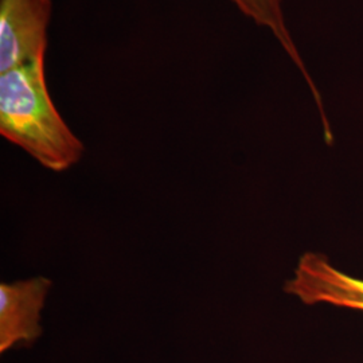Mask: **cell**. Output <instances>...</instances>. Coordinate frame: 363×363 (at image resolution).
Segmentation results:
<instances>
[{"mask_svg":"<svg viewBox=\"0 0 363 363\" xmlns=\"http://www.w3.org/2000/svg\"><path fill=\"white\" fill-rule=\"evenodd\" d=\"M0 133L54 172L81 160L84 144L52 103L45 57L0 73Z\"/></svg>","mask_w":363,"mask_h":363,"instance_id":"cell-1","label":"cell"},{"mask_svg":"<svg viewBox=\"0 0 363 363\" xmlns=\"http://www.w3.org/2000/svg\"><path fill=\"white\" fill-rule=\"evenodd\" d=\"M50 16L52 0H0V73L45 57Z\"/></svg>","mask_w":363,"mask_h":363,"instance_id":"cell-2","label":"cell"},{"mask_svg":"<svg viewBox=\"0 0 363 363\" xmlns=\"http://www.w3.org/2000/svg\"><path fill=\"white\" fill-rule=\"evenodd\" d=\"M284 289L286 294L298 296L304 304L325 303L363 312L362 279L339 271L320 253H304Z\"/></svg>","mask_w":363,"mask_h":363,"instance_id":"cell-3","label":"cell"},{"mask_svg":"<svg viewBox=\"0 0 363 363\" xmlns=\"http://www.w3.org/2000/svg\"><path fill=\"white\" fill-rule=\"evenodd\" d=\"M52 280L43 276L0 284V352L31 346L42 337L40 313Z\"/></svg>","mask_w":363,"mask_h":363,"instance_id":"cell-4","label":"cell"},{"mask_svg":"<svg viewBox=\"0 0 363 363\" xmlns=\"http://www.w3.org/2000/svg\"><path fill=\"white\" fill-rule=\"evenodd\" d=\"M230 1L237 6V9L241 13H245L247 18H250L256 25L267 27L274 35V38L279 40V43L283 46V49L289 55V58L294 61L295 65L298 66L303 77L306 78L312 94H313V99H315L316 104L319 105V111L322 115L325 130H330V125L325 120L319 89L316 88L315 82L312 81L311 76L304 65V62L298 54V48L295 46V42L286 27V18H284L283 7H281V0H230Z\"/></svg>","mask_w":363,"mask_h":363,"instance_id":"cell-5","label":"cell"}]
</instances>
